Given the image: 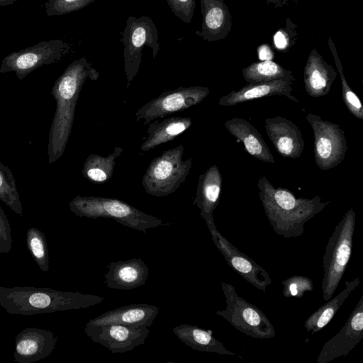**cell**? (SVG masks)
<instances>
[{
  "instance_id": "obj_8",
  "label": "cell",
  "mask_w": 363,
  "mask_h": 363,
  "mask_svg": "<svg viewBox=\"0 0 363 363\" xmlns=\"http://www.w3.org/2000/svg\"><path fill=\"white\" fill-rule=\"evenodd\" d=\"M158 40L157 28L150 17H128L121 40L123 45L127 88L129 87L139 70L142 52L145 46L152 49V57L154 59L156 58L160 50Z\"/></svg>"
},
{
  "instance_id": "obj_10",
  "label": "cell",
  "mask_w": 363,
  "mask_h": 363,
  "mask_svg": "<svg viewBox=\"0 0 363 363\" xmlns=\"http://www.w3.org/2000/svg\"><path fill=\"white\" fill-rule=\"evenodd\" d=\"M68 45L60 39L43 40L6 55L0 65V74L15 72L19 79L45 65L59 61L68 51Z\"/></svg>"
},
{
  "instance_id": "obj_29",
  "label": "cell",
  "mask_w": 363,
  "mask_h": 363,
  "mask_svg": "<svg viewBox=\"0 0 363 363\" xmlns=\"http://www.w3.org/2000/svg\"><path fill=\"white\" fill-rule=\"evenodd\" d=\"M0 200L13 211L23 216V207L16 182L11 169L0 162Z\"/></svg>"
},
{
  "instance_id": "obj_9",
  "label": "cell",
  "mask_w": 363,
  "mask_h": 363,
  "mask_svg": "<svg viewBox=\"0 0 363 363\" xmlns=\"http://www.w3.org/2000/svg\"><path fill=\"white\" fill-rule=\"evenodd\" d=\"M306 119L313 133L314 159L317 167L323 171L338 166L345 157L347 143L345 131L335 123L323 120L310 113Z\"/></svg>"
},
{
  "instance_id": "obj_19",
  "label": "cell",
  "mask_w": 363,
  "mask_h": 363,
  "mask_svg": "<svg viewBox=\"0 0 363 363\" xmlns=\"http://www.w3.org/2000/svg\"><path fill=\"white\" fill-rule=\"evenodd\" d=\"M104 275L106 286L119 290H131L145 284L149 269L141 258L112 262Z\"/></svg>"
},
{
  "instance_id": "obj_16",
  "label": "cell",
  "mask_w": 363,
  "mask_h": 363,
  "mask_svg": "<svg viewBox=\"0 0 363 363\" xmlns=\"http://www.w3.org/2000/svg\"><path fill=\"white\" fill-rule=\"evenodd\" d=\"M264 128L269 139L282 157L296 159L301 155L305 142L294 122L278 116L266 118Z\"/></svg>"
},
{
  "instance_id": "obj_1",
  "label": "cell",
  "mask_w": 363,
  "mask_h": 363,
  "mask_svg": "<svg viewBox=\"0 0 363 363\" xmlns=\"http://www.w3.org/2000/svg\"><path fill=\"white\" fill-rule=\"evenodd\" d=\"M99 77L97 70L83 57L72 62L55 80L51 89L56 109L48 137L50 164L64 154L73 125L77 102L85 81L88 78L96 81Z\"/></svg>"
},
{
  "instance_id": "obj_12",
  "label": "cell",
  "mask_w": 363,
  "mask_h": 363,
  "mask_svg": "<svg viewBox=\"0 0 363 363\" xmlns=\"http://www.w3.org/2000/svg\"><path fill=\"white\" fill-rule=\"evenodd\" d=\"M208 228L215 245L228 264L247 282L266 294L267 286L272 284L269 273L224 238L215 224L208 226Z\"/></svg>"
},
{
  "instance_id": "obj_5",
  "label": "cell",
  "mask_w": 363,
  "mask_h": 363,
  "mask_svg": "<svg viewBox=\"0 0 363 363\" xmlns=\"http://www.w3.org/2000/svg\"><path fill=\"white\" fill-rule=\"evenodd\" d=\"M356 224V214L350 208L335 228L323 257L321 289L324 301L330 299L345 274L350 259Z\"/></svg>"
},
{
  "instance_id": "obj_34",
  "label": "cell",
  "mask_w": 363,
  "mask_h": 363,
  "mask_svg": "<svg viewBox=\"0 0 363 363\" xmlns=\"http://www.w3.org/2000/svg\"><path fill=\"white\" fill-rule=\"evenodd\" d=\"M167 3L176 17L184 23H191L196 7V0H167Z\"/></svg>"
},
{
  "instance_id": "obj_13",
  "label": "cell",
  "mask_w": 363,
  "mask_h": 363,
  "mask_svg": "<svg viewBox=\"0 0 363 363\" xmlns=\"http://www.w3.org/2000/svg\"><path fill=\"white\" fill-rule=\"evenodd\" d=\"M84 332L93 342L108 348L112 353H124L143 345L150 334L148 327H133L111 323L86 326Z\"/></svg>"
},
{
  "instance_id": "obj_28",
  "label": "cell",
  "mask_w": 363,
  "mask_h": 363,
  "mask_svg": "<svg viewBox=\"0 0 363 363\" xmlns=\"http://www.w3.org/2000/svg\"><path fill=\"white\" fill-rule=\"evenodd\" d=\"M242 76L247 84L271 82L281 79H296L291 70L272 61L254 62L242 70Z\"/></svg>"
},
{
  "instance_id": "obj_21",
  "label": "cell",
  "mask_w": 363,
  "mask_h": 363,
  "mask_svg": "<svg viewBox=\"0 0 363 363\" xmlns=\"http://www.w3.org/2000/svg\"><path fill=\"white\" fill-rule=\"evenodd\" d=\"M222 189V177L218 167L213 164L199 177L193 205L200 210V215L207 226L215 224L213 213L218 206Z\"/></svg>"
},
{
  "instance_id": "obj_31",
  "label": "cell",
  "mask_w": 363,
  "mask_h": 363,
  "mask_svg": "<svg viewBox=\"0 0 363 363\" xmlns=\"http://www.w3.org/2000/svg\"><path fill=\"white\" fill-rule=\"evenodd\" d=\"M328 44L332 52L336 67L340 76L342 85V96L343 101L351 114L358 119L363 120V106L359 98L352 90L345 77L340 60L331 38H328Z\"/></svg>"
},
{
  "instance_id": "obj_36",
  "label": "cell",
  "mask_w": 363,
  "mask_h": 363,
  "mask_svg": "<svg viewBox=\"0 0 363 363\" xmlns=\"http://www.w3.org/2000/svg\"><path fill=\"white\" fill-rule=\"evenodd\" d=\"M296 35L294 28H280L274 36V43L277 49L286 51L295 43Z\"/></svg>"
},
{
  "instance_id": "obj_33",
  "label": "cell",
  "mask_w": 363,
  "mask_h": 363,
  "mask_svg": "<svg viewBox=\"0 0 363 363\" xmlns=\"http://www.w3.org/2000/svg\"><path fill=\"white\" fill-rule=\"evenodd\" d=\"M96 0H48L45 4L47 16H60L84 8Z\"/></svg>"
},
{
  "instance_id": "obj_24",
  "label": "cell",
  "mask_w": 363,
  "mask_h": 363,
  "mask_svg": "<svg viewBox=\"0 0 363 363\" xmlns=\"http://www.w3.org/2000/svg\"><path fill=\"white\" fill-rule=\"evenodd\" d=\"M172 330L179 340L195 350L236 355L233 352L227 350L221 342L213 337L211 330H204L189 324H181L173 328Z\"/></svg>"
},
{
  "instance_id": "obj_32",
  "label": "cell",
  "mask_w": 363,
  "mask_h": 363,
  "mask_svg": "<svg viewBox=\"0 0 363 363\" xmlns=\"http://www.w3.org/2000/svg\"><path fill=\"white\" fill-rule=\"evenodd\" d=\"M283 296L286 298H301L306 291L313 290V281L306 276L294 275L281 281Z\"/></svg>"
},
{
  "instance_id": "obj_18",
  "label": "cell",
  "mask_w": 363,
  "mask_h": 363,
  "mask_svg": "<svg viewBox=\"0 0 363 363\" xmlns=\"http://www.w3.org/2000/svg\"><path fill=\"white\" fill-rule=\"evenodd\" d=\"M160 308L156 306L138 303L130 304L108 311L90 319L86 326H97L111 323L128 325L133 327H150Z\"/></svg>"
},
{
  "instance_id": "obj_20",
  "label": "cell",
  "mask_w": 363,
  "mask_h": 363,
  "mask_svg": "<svg viewBox=\"0 0 363 363\" xmlns=\"http://www.w3.org/2000/svg\"><path fill=\"white\" fill-rule=\"evenodd\" d=\"M202 25L196 33L208 42L225 39L232 29V20L224 0H200Z\"/></svg>"
},
{
  "instance_id": "obj_17",
  "label": "cell",
  "mask_w": 363,
  "mask_h": 363,
  "mask_svg": "<svg viewBox=\"0 0 363 363\" xmlns=\"http://www.w3.org/2000/svg\"><path fill=\"white\" fill-rule=\"evenodd\" d=\"M295 81L296 79H281L271 82L247 84L239 90L231 91L229 94L220 97L218 104L231 106L272 96H283L298 103V99L291 94L292 86Z\"/></svg>"
},
{
  "instance_id": "obj_7",
  "label": "cell",
  "mask_w": 363,
  "mask_h": 363,
  "mask_svg": "<svg viewBox=\"0 0 363 363\" xmlns=\"http://www.w3.org/2000/svg\"><path fill=\"white\" fill-rule=\"evenodd\" d=\"M220 285L226 308L216 311L218 315L247 336L257 339H269L275 336L274 327L262 311L240 297L232 284L221 281Z\"/></svg>"
},
{
  "instance_id": "obj_6",
  "label": "cell",
  "mask_w": 363,
  "mask_h": 363,
  "mask_svg": "<svg viewBox=\"0 0 363 363\" xmlns=\"http://www.w3.org/2000/svg\"><path fill=\"white\" fill-rule=\"evenodd\" d=\"M184 147L179 145L164 150L148 165L142 179V185L150 195L168 196L184 183L192 167V159L183 160Z\"/></svg>"
},
{
  "instance_id": "obj_40",
  "label": "cell",
  "mask_w": 363,
  "mask_h": 363,
  "mask_svg": "<svg viewBox=\"0 0 363 363\" xmlns=\"http://www.w3.org/2000/svg\"><path fill=\"white\" fill-rule=\"evenodd\" d=\"M289 1V0H286V1ZM294 1H296V0H294Z\"/></svg>"
},
{
  "instance_id": "obj_22",
  "label": "cell",
  "mask_w": 363,
  "mask_h": 363,
  "mask_svg": "<svg viewBox=\"0 0 363 363\" xmlns=\"http://www.w3.org/2000/svg\"><path fill=\"white\" fill-rule=\"evenodd\" d=\"M337 71L328 64L315 50L311 51L303 72L304 87L313 98H320L329 94L334 83Z\"/></svg>"
},
{
  "instance_id": "obj_11",
  "label": "cell",
  "mask_w": 363,
  "mask_h": 363,
  "mask_svg": "<svg viewBox=\"0 0 363 363\" xmlns=\"http://www.w3.org/2000/svg\"><path fill=\"white\" fill-rule=\"evenodd\" d=\"M210 93L207 86H180L165 91L143 105L135 113L136 121H152L184 111L201 102Z\"/></svg>"
},
{
  "instance_id": "obj_37",
  "label": "cell",
  "mask_w": 363,
  "mask_h": 363,
  "mask_svg": "<svg viewBox=\"0 0 363 363\" xmlns=\"http://www.w3.org/2000/svg\"><path fill=\"white\" fill-rule=\"evenodd\" d=\"M257 54L260 61H268L274 59V55L269 44H262L257 48Z\"/></svg>"
},
{
  "instance_id": "obj_3",
  "label": "cell",
  "mask_w": 363,
  "mask_h": 363,
  "mask_svg": "<svg viewBox=\"0 0 363 363\" xmlns=\"http://www.w3.org/2000/svg\"><path fill=\"white\" fill-rule=\"evenodd\" d=\"M105 297L50 288L0 286V306L8 314L30 315L86 308L99 304Z\"/></svg>"
},
{
  "instance_id": "obj_35",
  "label": "cell",
  "mask_w": 363,
  "mask_h": 363,
  "mask_svg": "<svg viewBox=\"0 0 363 363\" xmlns=\"http://www.w3.org/2000/svg\"><path fill=\"white\" fill-rule=\"evenodd\" d=\"M11 228L0 206V253H8L12 249Z\"/></svg>"
},
{
  "instance_id": "obj_27",
  "label": "cell",
  "mask_w": 363,
  "mask_h": 363,
  "mask_svg": "<svg viewBox=\"0 0 363 363\" xmlns=\"http://www.w3.org/2000/svg\"><path fill=\"white\" fill-rule=\"evenodd\" d=\"M123 152V149L116 147L113 152L107 156L96 154L89 155L82 168V175L92 183H105L112 177L116 160Z\"/></svg>"
},
{
  "instance_id": "obj_4",
  "label": "cell",
  "mask_w": 363,
  "mask_h": 363,
  "mask_svg": "<svg viewBox=\"0 0 363 363\" xmlns=\"http://www.w3.org/2000/svg\"><path fill=\"white\" fill-rule=\"evenodd\" d=\"M68 206L77 216L94 219L111 218L125 227L144 233L150 228L163 225L160 218L147 214L117 199L77 196L69 203Z\"/></svg>"
},
{
  "instance_id": "obj_23",
  "label": "cell",
  "mask_w": 363,
  "mask_h": 363,
  "mask_svg": "<svg viewBox=\"0 0 363 363\" xmlns=\"http://www.w3.org/2000/svg\"><path fill=\"white\" fill-rule=\"evenodd\" d=\"M227 130L241 141L246 151L264 162L274 164V156L257 129L242 118L235 117L225 122Z\"/></svg>"
},
{
  "instance_id": "obj_14",
  "label": "cell",
  "mask_w": 363,
  "mask_h": 363,
  "mask_svg": "<svg viewBox=\"0 0 363 363\" xmlns=\"http://www.w3.org/2000/svg\"><path fill=\"white\" fill-rule=\"evenodd\" d=\"M363 338V296L340 330L323 345L318 363H328L349 354Z\"/></svg>"
},
{
  "instance_id": "obj_26",
  "label": "cell",
  "mask_w": 363,
  "mask_h": 363,
  "mask_svg": "<svg viewBox=\"0 0 363 363\" xmlns=\"http://www.w3.org/2000/svg\"><path fill=\"white\" fill-rule=\"evenodd\" d=\"M360 282L359 277L345 282V288L335 297L326 301L321 307L313 313L305 321L304 327L312 335L320 331L333 319L352 291L356 289Z\"/></svg>"
},
{
  "instance_id": "obj_2",
  "label": "cell",
  "mask_w": 363,
  "mask_h": 363,
  "mask_svg": "<svg viewBox=\"0 0 363 363\" xmlns=\"http://www.w3.org/2000/svg\"><path fill=\"white\" fill-rule=\"evenodd\" d=\"M258 194L274 231L284 238L301 236L305 223L330 203L319 196L297 198L289 189L275 187L265 176L257 182Z\"/></svg>"
},
{
  "instance_id": "obj_39",
  "label": "cell",
  "mask_w": 363,
  "mask_h": 363,
  "mask_svg": "<svg viewBox=\"0 0 363 363\" xmlns=\"http://www.w3.org/2000/svg\"><path fill=\"white\" fill-rule=\"evenodd\" d=\"M267 1H268L269 2L272 3V4H274L275 6H281V5H284L286 2V0H267Z\"/></svg>"
},
{
  "instance_id": "obj_15",
  "label": "cell",
  "mask_w": 363,
  "mask_h": 363,
  "mask_svg": "<svg viewBox=\"0 0 363 363\" xmlns=\"http://www.w3.org/2000/svg\"><path fill=\"white\" fill-rule=\"evenodd\" d=\"M58 342V335L50 330L27 328L15 338L13 359L18 363H33L50 355Z\"/></svg>"
},
{
  "instance_id": "obj_38",
  "label": "cell",
  "mask_w": 363,
  "mask_h": 363,
  "mask_svg": "<svg viewBox=\"0 0 363 363\" xmlns=\"http://www.w3.org/2000/svg\"><path fill=\"white\" fill-rule=\"evenodd\" d=\"M18 1V0H0V6L11 5Z\"/></svg>"
},
{
  "instance_id": "obj_30",
  "label": "cell",
  "mask_w": 363,
  "mask_h": 363,
  "mask_svg": "<svg viewBox=\"0 0 363 363\" xmlns=\"http://www.w3.org/2000/svg\"><path fill=\"white\" fill-rule=\"evenodd\" d=\"M26 243L28 251L40 269L47 272L50 268V258L44 233L35 227L30 228L26 233Z\"/></svg>"
},
{
  "instance_id": "obj_25",
  "label": "cell",
  "mask_w": 363,
  "mask_h": 363,
  "mask_svg": "<svg viewBox=\"0 0 363 363\" xmlns=\"http://www.w3.org/2000/svg\"><path fill=\"white\" fill-rule=\"evenodd\" d=\"M192 124L190 117L174 116L157 123H150L147 137L140 146V151L146 152L155 147L174 140L186 130Z\"/></svg>"
}]
</instances>
